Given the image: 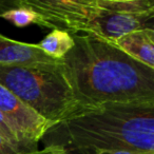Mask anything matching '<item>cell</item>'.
<instances>
[{
    "label": "cell",
    "mask_w": 154,
    "mask_h": 154,
    "mask_svg": "<svg viewBox=\"0 0 154 154\" xmlns=\"http://www.w3.org/2000/svg\"><path fill=\"white\" fill-rule=\"evenodd\" d=\"M62 71L85 110L108 103H154V70L93 34L71 33Z\"/></svg>",
    "instance_id": "cell-1"
},
{
    "label": "cell",
    "mask_w": 154,
    "mask_h": 154,
    "mask_svg": "<svg viewBox=\"0 0 154 154\" xmlns=\"http://www.w3.org/2000/svg\"><path fill=\"white\" fill-rule=\"evenodd\" d=\"M50 130L77 150L154 153V103H108L84 110Z\"/></svg>",
    "instance_id": "cell-2"
},
{
    "label": "cell",
    "mask_w": 154,
    "mask_h": 154,
    "mask_svg": "<svg viewBox=\"0 0 154 154\" xmlns=\"http://www.w3.org/2000/svg\"><path fill=\"white\" fill-rule=\"evenodd\" d=\"M0 85L52 125L84 111L62 71L55 66H0Z\"/></svg>",
    "instance_id": "cell-3"
},
{
    "label": "cell",
    "mask_w": 154,
    "mask_h": 154,
    "mask_svg": "<svg viewBox=\"0 0 154 154\" xmlns=\"http://www.w3.org/2000/svg\"><path fill=\"white\" fill-rule=\"evenodd\" d=\"M39 15L38 26L89 34L99 8L95 0H18Z\"/></svg>",
    "instance_id": "cell-4"
},
{
    "label": "cell",
    "mask_w": 154,
    "mask_h": 154,
    "mask_svg": "<svg viewBox=\"0 0 154 154\" xmlns=\"http://www.w3.org/2000/svg\"><path fill=\"white\" fill-rule=\"evenodd\" d=\"M0 112L24 147L37 150V143L53 125L29 108L15 94L0 85Z\"/></svg>",
    "instance_id": "cell-5"
},
{
    "label": "cell",
    "mask_w": 154,
    "mask_h": 154,
    "mask_svg": "<svg viewBox=\"0 0 154 154\" xmlns=\"http://www.w3.org/2000/svg\"><path fill=\"white\" fill-rule=\"evenodd\" d=\"M62 64L61 59L47 55L37 45L20 42L0 34V66H55Z\"/></svg>",
    "instance_id": "cell-6"
},
{
    "label": "cell",
    "mask_w": 154,
    "mask_h": 154,
    "mask_svg": "<svg viewBox=\"0 0 154 154\" xmlns=\"http://www.w3.org/2000/svg\"><path fill=\"white\" fill-rule=\"evenodd\" d=\"M136 61L154 70V30L140 29L125 34L113 42Z\"/></svg>",
    "instance_id": "cell-7"
},
{
    "label": "cell",
    "mask_w": 154,
    "mask_h": 154,
    "mask_svg": "<svg viewBox=\"0 0 154 154\" xmlns=\"http://www.w3.org/2000/svg\"><path fill=\"white\" fill-rule=\"evenodd\" d=\"M37 45L47 55L55 59H62L74 47V40L71 33L61 30H53Z\"/></svg>",
    "instance_id": "cell-8"
},
{
    "label": "cell",
    "mask_w": 154,
    "mask_h": 154,
    "mask_svg": "<svg viewBox=\"0 0 154 154\" xmlns=\"http://www.w3.org/2000/svg\"><path fill=\"white\" fill-rule=\"evenodd\" d=\"M98 8L131 15H154L152 0H95Z\"/></svg>",
    "instance_id": "cell-9"
},
{
    "label": "cell",
    "mask_w": 154,
    "mask_h": 154,
    "mask_svg": "<svg viewBox=\"0 0 154 154\" xmlns=\"http://www.w3.org/2000/svg\"><path fill=\"white\" fill-rule=\"evenodd\" d=\"M1 18L8 20L14 26H18V28H23L29 24L38 23L39 15L31 10L30 8L24 7V5H20L18 2V7L11 9L7 11L5 14H2Z\"/></svg>",
    "instance_id": "cell-10"
},
{
    "label": "cell",
    "mask_w": 154,
    "mask_h": 154,
    "mask_svg": "<svg viewBox=\"0 0 154 154\" xmlns=\"http://www.w3.org/2000/svg\"><path fill=\"white\" fill-rule=\"evenodd\" d=\"M0 136L2 137V138H5V140L9 141V143H11V145H13L14 147L18 148L19 150L23 151L24 153L33 152L22 145V143L19 140V138L17 137L16 133L13 131V129L11 128L9 122H8L7 119L5 118V116L1 114V112H0Z\"/></svg>",
    "instance_id": "cell-11"
},
{
    "label": "cell",
    "mask_w": 154,
    "mask_h": 154,
    "mask_svg": "<svg viewBox=\"0 0 154 154\" xmlns=\"http://www.w3.org/2000/svg\"><path fill=\"white\" fill-rule=\"evenodd\" d=\"M26 154H66V151L62 146L59 145H49L42 150L30 152Z\"/></svg>",
    "instance_id": "cell-12"
},
{
    "label": "cell",
    "mask_w": 154,
    "mask_h": 154,
    "mask_svg": "<svg viewBox=\"0 0 154 154\" xmlns=\"http://www.w3.org/2000/svg\"><path fill=\"white\" fill-rule=\"evenodd\" d=\"M0 154H26L0 136Z\"/></svg>",
    "instance_id": "cell-13"
},
{
    "label": "cell",
    "mask_w": 154,
    "mask_h": 154,
    "mask_svg": "<svg viewBox=\"0 0 154 154\" xmlns=\"http://www.w3.org/2000/svg\"><path fill=\"white\" fill-rule=\"evenodd\" d=\"M18 7V0H0V17L7 11Z\"/></svg>",
    "instance_id": "cell-14"
},
{
    "label": "cell",
    "mask_w": 154,
    "mask_h": 154,
    "mask_svg": "<svg viewBox=\"0 0 154 154\" xmlns=\"http://www.w3.org/2000/svg\"><path fill=\"white\" fill-rule=\"evenodd\" d=\"M94 154H143L131 150H97ZM149 154V153H148Z\"/></svg>",
    "instance_id": "cell-15"
},
{
    "label": "cell",
    "mask_w": 154,
    "mask_h": 154,
    "mask_svg": "<svg viewBox=\"0 0 154 154\" xmlns=\"http://www.w3.org/2000/svg\"><path fill=\"white\" fill-rule=\"evenodd\" d=\"M149 154H154V153H149Z\"/></svg>",
    "instance_id": "cell-16"
}]
</instances>
